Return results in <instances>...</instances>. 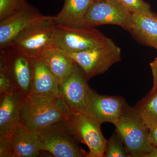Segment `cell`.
I'll return each mask as SVG.
<instances>
[{"label":"cell","mask_w":157,"mask_h":157,"mask_svg":"<svg viewBox=\"0 0 157 157\" xmlns=\"http://www.w3.org/2000/svg\"><path fill=\"white\" fill-rule=\"evenodd\" d=\"M114 125L131 157H145L155 147L145 122L135 107L126 103Z\"/></svg>","instance_id":"1"},{"label":"cell","mask_w":157,"mask_h":157,"mask_svg":"<svg viewBox=\"0 0 157 157\" xmlns=\"http://www.w3.org/2000/svg\"><path fill=\"white\" fill-rule=\"evenodd\" d=\"M70 113L62 98H27L21 113L23 126L39 131L67 120Z\"/></svg>","instance_id":"2"},{"label":"cell","mask_w":157,"mask_h":157,"mask_svg":"<svg viewBox=\"0 0 157 157\" xmlns=\"http://www.w3.org/2000/svg\"><path fill=\"white\" fill-rule=\"evenodd\" d=\"M42 151L56 157H87L79 145L80 141L67 121L54 124L39 131Z\"/></svg>","instance_id":"3"},{"label":"cell","mask_w":157,"mask_h":157,"mask_svg":"<svg viewBox=\"0 0 157 157\" xmlns=\"http://www.w3.org/2000/svg\"><path fill=\"white\" fill-rule=\"evenodd\" d=\"M107 39L95 28L70 27L55 24L53 47L65 53L81 52L102 45Z\"/></svg>","instance_id":"4"},{"label":"cell","mask_w":157,"mask_h":157,"mask_svg":"<svg viewBox=\"0 0 157 157\" xmlns=\"http://www.w3.org/2000/svg\"><path fill=\"white\" fill-rule=\"evenodd\" d=\"M55 26L52 16H46L21 33L9 47L30 58L39 57L45 51L53 47Z\"/></svg>","instance_id":"5"},{"label":"cell","mask_w":157,"mask_h":157,"mask_svg":"<svg viewBox=\"0 0 157 157\" xmlns=\"http://www.w3.org/2000/svg\"><path fill=\"white\" fill-rule=\"evenodd\" d=\"M0 71L6 72L9 76L13 85V92L25 99L28 98L32 89L33 59L12 47L2 49Z\"/></svg>","instance_id":"6"},{"label":"cell","mask_w":157,"mask_h":157,"mask_svg":"<svg viewBox=\"0 0 157 157\" xmlns=\"http://www.w3.org/2000/svg\"><path fill=\"white\" fill-rule=\"evenodd\" d=\"M64 53L81 68L88 80L107 72L112 65L121 60V48L108 38L104 44L92 49Z\"/></svg>","instance_id":"7"},{"label":"cell","mask_w":157,"mask_h":157,"mask_svg":"<svg viewBox=\"0 0 157 157\" xmlns=\"http://www.w3.org/2000/svg\"><path fill=\"white\" fill-rule=\"evenodd\" d=\"M104 25L119 26L129 32L134 25L132 13L118 0L94 1L86 13L85 26L95 28Z\"/></svg>","instance_id":"8"},{"label":"cell","mask_w":157,"mask_h":157,"mask_svg":"<svg viewBox=\"0 0 157 157\" xmlns=\"http://www.w3.org/2000/svg\"><path fill=\"white\" fill-rule=\"evenodd\" d=\"M67 122L81 143L88 147L87 157H104L107 140L101 124L81 113H70Z\"/></svg>","instance_id":"9"},{"label":"cell","mask_w":157,"mask_h":157,"mask_svg":"<svg viewBox=\"0 0 157 157\" xmlns=\"http://www.w3.org/2000/svg\"><path fill=\"white\" fill-rule=\"evenodd\" d=\"M81 68L76 65L60 86L61 97L71 113L86 114L88 100L92 89Z\"/></svg>","instance_id":"10"},{"label":"cell","mask_w":157,"mask_h":157,"mask_svg":"<svg viewBox=\"0 0 157 157\" xmlns=\"http://www.w3.org/2000/svg\"><path fill=\"white\" fill-rule=\"evenodd\" d=\"M46 16L28 4L23 9L0 21V50L9 47L21 33Z\"/></svg>","instance_id":"11"},{"label":"cell","mask_w":157,"mask_h":157,"mask_svg":"<svg viewBox=\"0 0 157 157\" xmlns=\"http://www.w3.org/2000/svg\"><path fill=\"white\" fill-rule=\"evenodd\" d=\"M125 103L123 97L103 95L92 89L88 100L86 115L101 124L108 122L115 125Z\"/></svg>","instance_id":"12"},{"label":"cell","mask_w":157,"mask_h":157,"mask_svg":"<svg viewBox=\"0 0 157 157\" xmlns=\"http://www.w3.org/2000/svg\"><path fill=\"white\" fill-rule=\"evenodd\" d=\"M29 98H61L58 81L40 57L33 59L32 89Z\"/></svg>","instance_id":"13"},{"label":"cell","mask_w":157,"mask_h":157,"mask_svg":"<svg viewBox=\"0 0 157 157\" xmlns=\"http://www.w3.org/2000/svg\"><path fill=\"white\" fill-rule=\"evenodd\" d=\"M25 99L16 93L1 95L0 135H11L22 126L21 113Z\"/></svg>","instance_id":"14"},{"label":"cell","mask_w":157,"mask_h":157,"mask_svg":"<svg viewBox=\"0 0 157 157\" xmlns=\"http://www.w3.org/2000/svg\"><path fill=\"white\" fill-rule=\"evenodd\" d=\"M11 157H35L41 151L39 131L21 126L10 136Z\"/></svg>","instance_id":"15"},{"label":"cell","mask_w":157,"mask_h":157,"mask_svg":"<svg viewBox=\"0 0 157 157\" xmlns=\"http://www.w3.org/2000/svg\"><path fill=\"white\" fill-rule=\"evenodd\" d=\"M94 0H64L61 11L52 16L56 25L70 27H82L88 10Z\"/></svg>","instance_id":"16"},{"label":"cell","mask_w":157,"mask_h":157,"mask_svg":"<svg viewBox=\"0 0 157 157\" xmlns=\"http://www.w3.org/2000/svg\"><path fill=\"white\" fill-rule=\"evenodd\" d=\"M40 58L57 78L59 86L77 65L64 52L54 47L45 51Z\"/></svg>","instance_id":"17"},{"label":"cell","mask_w":157,"mask_h":157,"mask_svg":"<svg viewBox=\"0 0 157 157\" xmlns=\"http://www.w3.org/2000/svg\"><path fill=\"white\" fill-rule=\"evenodd\" d=\"M134 25L130 33L144 45L157 50V15L153 16L132 13Z\"/></svg>","instance_id":"18"},{"label":"cell","mask_w":157,"mask_h":157,"mask_svg":"<svg viewBox=\"0 0 157 157\" xmlns=\"http://www.w3.org/2000/svg\"><path fill=\"white\" fill-rule=\"evenodd\" d=\"M135 108L150 129L157 125V87L151 90Z\"/></svg>","instance_id":"19"},{"label":"cell","mask_w":157,"mask_h":157,"mask_svg":"<svg viewBox=\"0 0 157 157\" xmlns=\"http://www.w3.org/2000/svg\"><path fill=\"white\" fill-rule=\"evenodd\" d=\"M104 157H131L120 136L116 131L107 140Z\"/></svg>","instance_id":"20"},{"label":"cell","mask_w":157,"mask_h":157,"mask_svg":"<svg viewBox=\"0 0 157 157\" xmlns=\"http://www.w3.org/2000/svg\"><path fill=\"white\" fill-rule=\"evenodd\" d=\"M28 4L27 0H0V21L23 9Z\"/></svg>","instance_id":"21"},{"label":"cell","mask_w":157,"mask_h":157,"mask_svg":"<svg viewBox=\"0 0 157 157\" xmlns=\"http://www.w3.org/2000/svg\"><path fill=\"white\" fill-rule=\"evenodd\" d=\"M132 13L153 16L150 6L144 0H118Z\"/></svg>","instance_id":"22"},{"label":"cell","mask_w":157,"mask_h":157,"mask_svg":"<svg viewBox=\"0 0 157 157\" xmlns=\"http://www.w3.org/2000/svg\"><path fill=\"white\" fill-rule=\"evenodd\" d=\"M14 91L13 85L6 72L0 71V95L11 94Z\"/></svg>","instance_id":"23"},{"label":"cell","mask_w":157,"mask_h":157,"mask_svg":"<svg viewBox=\"0 0 157 157\" xmlns=\"http://www.w3.org/2000/svg\"><path fill=\"white\" fill-rule=\"evenodd\" d=\"M153 78V86L152 89L157 87V57L150 64Z\"/></svg>","instance_id":"24"},{"label":"cell","mask_w":157,"mask_h":157,"mask_svg":"<svg viewBox=\"0 0 157 157\" xmlns=\"http://www.w3.org/2000/svg\"><path fill=\"white\" fill-rule=\"evenodd\" d=\"M149 136L151 141L153 145L157 147V125L150 129Z\"/></svg>","instance_id":"25"},{"label":"cell","mask_w":157,"mask_h":157,"mask_svg":"<svg viewBox=\"0 0 157 157\" xmlns=\"http://www.w3.org/2000/svg\"><path fill=\"white\" fill-rule=\"evenodd\" d=\"M145 157H157V147H155L151 151L147 154Z\"/></svg>","instance_id":"26"},{"label":"cell","mask_w":157,"mask_h":157,"mask_svg":"<svg viewBox=\"0 0 157 157\" xmlns=\"http://www.w3.org/2000/svg\"><path fill=\"white\" fill-rule=\"evenodd\" d=\"M94 1H99V0H94Z\"/></svg>","instance_id":"27"}]
</instances>
